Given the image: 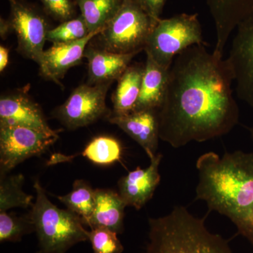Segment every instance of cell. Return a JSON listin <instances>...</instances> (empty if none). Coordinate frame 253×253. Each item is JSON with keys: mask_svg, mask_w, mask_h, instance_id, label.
Wrapping results in <instances>:
<instances>
[{"mask_svg": "<svg viewBox=\"0 0 253 253\" xmlns=\"http://www.w3.org/2000/svg\"><path fill=\"white\" fill-rule=\"evenodd\" d=\"M34 188L36 201L29 217L38 236L37 253H66L76 244L88 241L87 231L79 215L53 204L39 181H35Z\"/></svg>", "mask_w": 253, "mask_h": 253, "instance_id": "4", "label": "cell"}, {"mask_svg": "<svg viewBox=\"0 0 253 253\" xmlns=\"http://www.w3.org/2000/svg\"><path fill=\"white\" fill-rule=\"evenodd\" d=\"M142 253H234L229 241L206 225L186 207L176 206L167 215L149 219V241Z\"/></svg>", "mask_w": 253, "mask_h": 253, "instance_id": "3", "label": "cell"}, {"mask_svg": "<svg viewBox=\"0 0 253 253\" xmlns=\"http://www.w3.org/2000/svg\"><path fill=\"white\" fill-rule=\"evenodd\" d=\"M90 33L85 21L80 15L77 18L64 21L56 28L50 29L47 33V41L53 44L72 42L81 41Z\"/></svg>", "mask_w": 253, "mask_h": 253, "instance_id": "24", "label": "cell"}, {"mask_svg": "<svg viewBox=\"0 0 253 253\" xmlns=\"http://www.w3.org/2000/svg\"><path fill=\"white\" fill-rule=\"evenodd\" d=\"M82 155L95 164H112L121 159L122 146L111 136H97L86 145Z\"/></svg>", "mask_w": 253, "mask_h": 253, "instance_id": "22", "label": "cell"}, {"mask_svg": "<svg viewBox=\"0 0 253 253\" xmlns=\"http://www.w3.org/2000/svg\"><path fill=\"white\" fill-rule=\"evenodd\" d=\"M248 129H249L250 134H251V139H252V141L253 142V126H252V127L248 128Z\"/></svg>", "mask_w": 253, "mask_h": 253, "instance_id": "30", "label": "cell"}, {"mask_svg": "<svg viewBox=\"0 0 253 253\" xmlns=\"http://www.w3.org/2000/svg\"><path fill=\"white\" fill-rule=\"evenodd\" d=\"M227 58L238 97L253 107V14L237 26Z\"/></svg>", "mask_w": 253, "mask_h": 253, "instance_id": "10", "label": "cell"}, {"mask_svg": "<svg viewBox=\"0 0 253 253\" xmlns=\"http://www.w3.org/2000/svg\"><path fill=\"white\" fill-rule=\"evenodd\" d=\"M162 158V154H156L150 159L149 167L137 168L118 181V193L126 206H132L139 211L153 197L161 182L159 166Z\"/></svg>", "mask_w": 253, "mask_h": 253, "instance_id": "13", "label": "cell"}, {"mask_svg": "<svg viewBox=\"0 0 253 253\" xmlns=\"http://www.w3.org/2000/svg\"><path fill=\"white\" fill-rule=\"evenodd\" d=\"M11 31H12V28H11L9 19L6 20L1 18L0 19V34H1V38H4Z\"/></svg>", "mask_w": 253, "mask_h": 253, "instance_id": "29", "label": "cell"}, {"mask_svg": "<svg viewBox=\"0 0 253 253\" xmlns=\"http://www.w3.org/2000/svg\"><path fill=\"white\" fill-rule=\"evenodd\" d=\"M169 69L161 66L149 54H146L140 94L136 111L155 110L162 106L167 91Z\"/></svg>", "mask_w": 253, "mask_h": 253, "instance_id": "17", "label": "cell"}, {"mask_svg": "<svg viewBox=\"0 0 253 253\" xmlns=\"http://www.w3.org/2000/svg\"><path fill=\"white\" fill-rule=\"evenodd\" d=\"M158 21L138 0H124L117 14L96 36L99 44L95 46L118 54H139Z\"/></svg>", "mask_w": 253, "mask_h": 253, "instance_id": "5", "label": "cell"}, {"mask_svg": "<svg viewBox=\"0 0 253 253\" xmlns=\"http://www.w3.org/2000/svg\"><path fill=\"white\" fill-rule=\"evenodd\" d=\"M205 44L197 14H181L158 20L148 38L144 51L163 67L190 46Z\"/></svg>", "mask_w": 253, "mask_h": 253, "instance_id": "6", "label": "cell"}, {"mask_svg": "<svg viewBox=\"0 0 253 253\" xmlns=\"http://www.w3.org/2000/svg\"><path fill=\"white\" fill-rule=\"evenodd\" d=\"M46 13L61 23L74 18V4L71 0H40Z\"/></svg>", "mask_w": 253, "mask_h": 253, "instance_id": "26", "label": "cell"}, {"mask_svg": "<svg viewBox=\"0 0 253 253\" xmlns=\"http://www.w3.org/2000/svg\"><path fill=\"white\" fill-rule=\"evenodd\" d=\"M9 50L5 46H0V72L2 73L9 63Z\"/></svg>", "mask_w": 253, "mask_h": 253, "instance_id": "28", "label": "cell"}, {"mask_svg": "<svg viewBox=\"0 0 253 253\" xmlns=\"http://www.w3.org/2000/svg\"><path fill=\"white\" fill-rule=\"evenodd\" d=\"M9 21L18 40V50L39 64L47 41L49 26L45 18L31 5L19 0H8Z\"/></svg>", "mask_w": 253, "mask_h": 253, "instance_id": "9", "label": "cell"}, {"mask_svg": "<svg viewBox=\"0 0 253 253\" xmlns=\"http://www.w3.org/2000/svg\"><path fill=\"white\" fill-rule=\"evenodd\" d=\"M59 139L24 126H0V174H6L28 158L44 153Z\"/></svg>", "mask_w": 253, "mask_h": 253, "instance_id": "7", "label": "cell"}, {"mask_svg": "<svg viewBox=\"0 0 253 253\" xmlns=\"http://www.w3.org/2000/svg\"><path fill=\"white\" fill-rule=\"evenodd\" d=\"M58 199L68 210L79 215L84 225L87 226L94 209L95 189L86 181H75L72 191L65 196H58Z\"/></svg>", "mask_w": 253, "mask_h": 253, "instance_id": "20", "label": "cell"}, {"mask_svg": "<svg viewBox=\"0 0 253 253\" xmlns=\"http://www.w3.org/2000/svg\"><path fill=\"white\" fill-rule=\"evenodd\" d=\"M196 168V201H205L210 211L229 218L239 234L253 245V153H206L198 158Z\"/></svg>", "mask_w": 253, "mask_h": 253, "instance_id": "2", "label": "cell"}, {"mask_svg": "<svg viewBox=\"0 0 253 253\" xmlns=\"http://www.w3.org/2000/svg\"><path fill=\"white\" fill-rule=\"evenodd\" d=\"M126 206L119 193L111 189H95L94 209L87 226L90 229L106 228L122 234Z\"/></svg>", "mask_w": 253, "mask_h": 253, "instance_id": "16", "label": "cell"}, {"mask_svg": "<svg viewBox=\"0 0 253 253\" xmlns=\"http://www.w3.org/2000/svg\"><path fill=\"white\" fill-rule=\"evenodd\" d=\"M110 123L119 126L144 150L150 159L157 154L159 136L158 111L141 110L126 114L112 113Z\"/></svg>", "mask_w": 253, "mask_h": 253, "instance_id": "14", "label": "cell"}, {"mask_svg": "<svg viewBox=\"0 0 253 253\" xmlns=\"http://www.w3.org/2000/svg\"><path fill=\"white\" fill-rule=\"evenodd\" d=\"M137 54H118L88 44L84 52L88 61V84L94 85L118 81Z\"/></svg>", "mask_w": 253, "mask_h": 253, "instance_id": "15", "label": "cell"}, {"mask_svg": "<svg viewBox=\"0 0 253 253\" xmlns=\"http://www.w3.org/2000/svg\"><path fill=\"white\" fill-rule=\"evenodd\" d=\"M35 232L29 216L18 217L6 212H0V242H20L25 235Z\"/></svg>", "mask_w": 253, "mask_h": 253, "instance_id": "23", "label": "cell"}, {"mask_svg": "<svg viewBox=\"0 0 253 253\" xmlns=\"http://www.w3.org/2000/svg\"><path fill=\"white\" fill-rule=\"evenodd\" d=\"M0 126H24L46 134H58L48 125L39 105L20 91L1 96Z\"/></svg>", "mask_w": 253, "mask_h": 253, "instance_id": "11", "label": "cell"}, {"mask_svg": "<svg viewBox=\"0 0 253 253\" xmlns=\"http://www.w3.org/2000/svg\"><path fill=\"white\" fill-rule=\"evenodd\" d=\"M144 65H130L118 80V85L113 94V112L123 115L135 110L144 75Z\"/></svg>", "mask_w": 253, "mask_h": 253, "instance_id": "18", "label": "cell"}, {"mask_svg": "<svg viewBox=\"0 0 253 253\" xmlns=\"http://www.w3.org/2000/svg\"><path fill=\"white\" fill-rule=\"evenodd\" d=\"M87 236L93 253H122L124 251L117 233L109 229L92 228L87 231Z\"/></svg>", "mask_w": 253, "mask_h": 253, "instance_id": "25", "label": "cell"}, {"mask_svg": "<svg viewBox=\"0 0 253 253\" xmlns=\"http://www.w3.org/2000/svg\"><path fill=\"white\" fill-rule=\"evenodd\" d=\"M144 11L154 19L158 21L161 18L166 0H138Z\"/></svg>", "mask_w": 253, "mask_h": 253, "instance_id": "27", "label": "cell"}, {"mask_svg": "<svg viewBox=\"0 0 253 253\" xmlns=\"http://www.w3.org/2000/svg\"><path fill=\"white\" fill-rule=\"evenodd\" d=\"M101 31L92 32L81 41L56 43L44 50L38 64L41 76L61 84V80L68 70L81 62L86 46Z\"/></svg>", "mask_w": 253, "mask_h": 253, "instance_id": "12", "label": "cell"}, {"mask_svg": "<svg viewBox=\"0 0 253 253\" xmlns=\"http://www.w3.org/2000/svg\"><path fill=\"white\" fill-rule=\"evenodd\" d=\"M111 83L81 84L55 111V116L69 129L94 123L107 113L106 98Z\"/></svg>", "mask_w": 253, "mask_h": 253, "instance_id": "8", "label": "cell"}, {"mask_svg": "<svg viewBox=\"0 0 253 253\" xmlns=\"http://www.w3.org/2000/svg\"><path fill=\"white\" fill-rule=\"evenodd\" d=\"M124 0H76L89 32L102 31L121 9Z\"/></svg>", "mask_w": 253, "mask_h": 253, "instance_id": "19", "label": "cell"}, {"mask_svg": "<svg viewBox=\"0 0 253 253\" xmlns=\"http://www.w3.org/2000/svg\"><path fill=\"white\" fill-rule=\"evenodd\" d=\"M24 176L22 174H0V212L14 208L33 206V196L23 191Z\"/></svg>", "mask_w": 253, "mask_h": 253, "instance_id": "21", "label": "cell"}, {"mask_svg": "<svg viewBox=\"0 0 253 253\" xmlns=\"http://www.w3.org/2000/svg\"><path fill=\"white\" fill-rule=\"evenodd\" d=\"M234 81L227 59L209 52L206 44L176 55L158 111L160 139L178 149L230 132L240 118L231 88Z\"/></svg>", "mask_w": 253, "mask_h": 253, "instance_id": "1", "label": "cell"}]
</instances>
